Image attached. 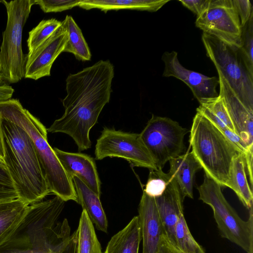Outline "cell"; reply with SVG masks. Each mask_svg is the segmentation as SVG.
<instances>
[{
    "label": "cell",
    "mask_w": 253,
    "mask_h": 253,
    "mask_svg": "<svg viewBox=\"0 0 253 253\" xmlns=\"http://www.w3.org/2000/svg\"><path fill=\"white\" fill-rule=\"evenodd\" d=\"M114 67L108 60L69 74L66 79V96L62 100L65 111L47 132L65 133L74 140L79 151L89 149V132L97 122L112 92Z\"/></svg>",
    "instance_id": "cell-1"
},
{
    "label": "cell",
    "mask_w": 253,
    "mask_h": 253,
    "mask_svg": "<svg viewBox=\"0 0 253 253\" xmlns=\"http://www.w3.org/2000/svg\"><path fill=\"white\" fill-rule=\"evenodd\" d=\"M1 128L3 159L18 199L28 205L42 201L50 191L32 139L21 127L2 118Z\"/></svg>",
    "instance_id": "cell-2"
},
{
    "label": "cell",
    "mask_w": 253,
    "mask_h": 253,
    "mask_svg": "<svg viewBox=\"0 0 253 253\" xmlns=\"http://www.w3.org/2000/svg\"><path fill=\"white\" fill-rule=\"evenodd\" d=\"M0 116L18 125L32 139L50 193L65 202H77L72 179L47 141V131L39 119L25 109L17 99L0 101Z\"/></svg>",
    "instance_id": "cell-3"
},
{
    "label": "cell",
    "mask_w": 253,
    "mask_h": 253,
    "mask_svg": "<svg viewBox=\"0 0 253 253\" xmlns=\"http://www.w3.org/2000/svg\"><path fill=\"white\" fill-rule=\"evenodd\" d=\"M189 142L192 153L205 173L221 186L228 187L233 161L241 152L216 126L197 112L193 120Z\"/></svg>",
    "instance_id": "cell-4"
},
{
    "label": "cell",
    "mask_w": 253,
    "mask_h": 253,
    "mask_svg": "<svg viewBox=\"0 0 253 253\" xmlns=\"http://www.w3.org/2000/svg\"><path fill=\"white\" fill-rule=\"evenodd\" d=\"M7 12V23L0 47V68L4 80L9 84L21 81L25 76L26 56L22 49L24 26L34 0H2Z\"/></svg>",
    "instance_id": "cell-5"
},
{
    "label": "cell",
    "mask_w": 253,
    "mask_h": 253,
    "mask_svg": "<svg viewBox=\"0 0 253 253\" xmlns=\"http://www.w3.org/2000/svg\"><path fill=\"white\" fill-rule=\"evenodd\" d=\"M198 190L199 199L212 209L221 236L249 253L253 249V207L249 219L243 220L226 200L221 186L205 173Z\"/></svg>",
    "instance_id": "cell-6"
},
{
    "label": "cell",
    "mask_w": 253,
    "mask_h": 253,
    "mask_svg": "<svg viewBox=\"0 0 253 253\" xmlns=\"http://www.w3.org/2000/svg\"><path fill=\"white\" fill-rule=\"evenodd\" d=\"M202 40L207 55L217 73L225 79L244 105L253 111V75L247 68L239 49L233 48L205 33Z\"/></svg>",
    "instance_id": "cell-7"
},
{
    "label": "cell",
    "mask_w": 253,
    "mask_h": 253,
    "mask_svg": "<svg viewBox=\"0 0 253 253\" xmlns=\"http://www.w3.org/2000/svg\"><path fill=\"white\" fill-rule=\"evenodd\" d=\"M188 131L170 118L152 115L139 134L158 169H162L167 162L183 154L184 137Z\"/></svg>",
    "instance_id": "cell-8"
},
{
    "label": "cell",
    "mask_w": 253,
    "mask_h": 253,
    "mask_svg": "<svg viewBox=\"0 0 253 253\" xmlns=\"http://www.w3.org/2000/svg\"><path fill=\"white\" fill-rule=\"evenodd\" d=\"M94 154L98 160L106 157L121 158L134 167L158 169L138 133L104 127L97 140Z\"/></svg>",
    "instance_id": "cell-9"
},
{
    "label": "cell",
    "mask_w": 253,
    "mask_h": 253,
    "mask_svg": "<svg viewBox=\"0 0 253 253\" xmlns=\"http://www.w3.org/2000/svg\"><path fill=\"white\" fill-rule=\"evenodd\" d=\"M195 25L233 48L241 46L242 27L232 0H210L207 7L197 16Z\"/></svg>",
    "instance_id": "cell-10"
},
{
    "label": "cell",
    "mask_w": 253,
    "mask_h": 253,
    "mask_svg": "<svg viewBox=\"0 0 253 253\" xmlns=\"http://www.w3.org/2000/svg\"><path fill=\"white\" fill-rule=\"evenodd\" d=\"M162 59L165 65L163 77H173L182 81L190 88L199 103L218 96L216 88L219 85V80L216 77H210L186 69L180 63L177 52L175 51L165 52Z\"/></svg>",
    "instance_id": "cell-11"
},
{
    "label": "cell",
    "mask_w": 253,
    "mask_h": 253,
    "mask_svg": "<svg viewBox=\"0 0 253 253\" xmlns=\"http://www.w3.org/2000/svg\"><path fill=\"white\" fill-rule=\"evenodd\" d=\"M68 33L62 25L44 42L26 56L24 78L38 80L49 76L53 63L63 52Z\"/></svg>",
    "instance_id": "cell-12"
},
{
    "label": "cell",
    "mask_w": 253,
    "mask_h": 253,
    "mask_svg": "<svg viewBox=\"0 0 253 253\" xmlns=\"http://www.w3.org/2000/svg\"><path fill=\"white\" fill-rule=\"evenodd\" d=\"M219 95L222 98L234 126L235 132L248 147L253 145V111L248 109L225 79L219 73Z\"/></svg>",
    "instance_id": "cell-13"
},
{
    "label": "cell",
    "mask_w": 253,
    "mask_h": 253,
    "mask_svg": "<svg viewBox=\"0 0 253 253\" xmlns=\"http://www.w3.org/2000/svg\"><path fill=\"white\" fill-rule=\"evenodd\" d=\"M138 216L143 242L142 253H157L162 237L167 235L155 198L144 192L138 206Z\"/></svg>",
    "instance_id": "cell-14"
},
{
    "label": "cell",
    "mask_w": 253,
    "mask_h": 253,
    "mask_svg": "<svg viewBox=\"0 0 253 253\" xmlns=\"http://www.w3.org/2000/svg\"><path fill=\"white\" fill-rule=\"evenodd\" d=\"M53 150L69 177H77L100 197L101 182L94 159L81 153L65 152L57 148Z\"/></svg>",
    "instance_id": "cell-15"
},
{
    "label": "cell",
    "mask_w": 253,
    "mask_h": 253,
    "mask_svg": "<svg viewBox=\"0 0 253 253\" xmlns=\"http://www.w3.org/2000/svg\"><path fill=\"white\" fill-rule=\"evenodd\" d=\"M169 176L163 194L154 198L167 238L176 246L175 228L180 216L183 213L182 203L184 199L177 182Z\"/></svg>",
    "instance_id": "cell-16"
},
{
    "label": "cell",
    "mask_w": 253,
    "mask_h": 253,
    "mask_svg": "<svg viewBox=\"0 0 253 253\" xmlns=\"http://www.w3.org/2000/svg\"><path fill=\"white\" fill-rule=\"evenodd\" d=\"M168 172L177 182L183 199L185 197L193 199V183L197 171L202 169L193 154L188 152L169 161Z\"/></svg>",
    "instance_id": "cell-17"
},
{
    "label": "cell",
    "mask_w": 253,
    "mask_h": 253,
    "mask_svg": "<svg viewBox=\"0 0 253 253\" xmlns=\"http://www.w3.org/2000/svg\"><path fill=\"white\" fill-rule=\"evenodd\" d=\"M77 196V202L83 208L98 230L107 232L108 220L100 197L79 178H72Z\"/></svg>",
    "instance_id": "cell-18"
},
{
    "label": "cell",
    "mask_w": 253,
    "mask_h": 253,
    "mask_svg": "<svg viewBox=\"0 0 253 253\" xmlns=\"http://www.w3.org/2000/svg\"><path fill=\"white\" fill-rule=\"evenodd\" d=\"M169 0H82L78 6L89 10L99 9L106 12L109 10L132 9L156 12Z\"/></svg>",
    "instance_id": "cell-19"
},
{
    "label": "cell",
    "mask_w": 253,
    "mask_h": 253,
    "mask_svg": "<svg viewBox=\"0 0 253 253\" xmlns=\"http://www.w3.org/2000/svg\"><path fill=\"white\" fill-rule=\"evenodd\" d=\"M142 240L138 216H134L109 241L104 253H138Z\"/></svg>",
    "instance_id": "cell-20"
},
{
    "label": "cell",
    "mask_w": 253,
    "mask_h": 253,
    "mask_svg": "<svg viewBox=\"0 0 253 253\" xmlns=\"http://www.w3.org/2000/svg\"><path fill=\"white\" fill-rule=\"evenodd\" d=\"M29 205L19 199L0 202V246L9 238L21 222Z\"/></svg>",
    "instance_id": "cell-21"
},
{
    "label": "cell",
    "mask_w": 253,
    "mask_h": 253,
    "mask_svg": "<svg viewBox=\"0 0 253 253\" xmlns=\"http://www.w3.org/2000/svg\"><path fill=\"white\" fill-rule=\"evenodd\" d=\"M228 187L235 192L247 209L250 210L253 207V190L248 182L244 153H239L233 161Z\"/></svg>",
    "instance_id": "cell-22"
},
{
    "label": "cell",
    "mask_w": 253,
    "mask_h": 253,
    "mask_svg": "<svg viewBox=\"0 0 253 253\" xmlns=\"http://www.w3.org/2000/svg\"><path fill=\"white\" fill-rule=\"evenodd\" d=\"M62 25L68 33V41L63 52L73 54L79 60L89 61L91 54L82 30L71 15H66Z\"/></svg>",
    "instance_id": "cell-23"
},
{
    "label": "cell",
    "mask_w": 253,
    "mask_h": 253,
    "mask_svg": "<svg viewBox=\"0 0 253 253\" xmlns=\"http://www.w3.org/2000/svg\"><path fill=\"white\" fill-rule=\"evenodd\" d=\"M76 233L75 253H102L93 224L84 210Z\"/></svg>",
    "instance_id": "cell-24"
},
{
    "label": "cell",
    "mask_w": 253,
    "mask_h": 253,
    "mask_svg": "<svg viewBox=\"0 0 253 253\" xmlns=\"http://www.w3.org/2000/svg\"><path fill=\"white\" fill-rule=\"evenodd\" d=\"M62 24L55 18L42 20L29 33L27 41L28 53L32 52L48 39Z\"/></svg>",
    "instance_id": "cell-25"
},
{
    "label": "cell",
    "mask_w": 253,
    "mask_h": 253,
    "mask_svg": "<svg viewBox=\"0 0 253 253\" xmlns=\"http://www.w3.org/2000/svg\"><path fill=\"white\" fill-rule=\"evenodd\" d=\"M176 246L183 253H206L203 248L195 240L182 214L175 228Z\"/></svg>",
    "instance_id": "cell-26"
},
{
    "label": "cell",
    "mask_w": 253,
    "mask_h": 253,
    "mask_svg": "<svg viewBox=\"0 0 253 253\" xmlns=\"http://www.w3.org/2000/svg\"><path fill=\"white\" fill-rule=\"evenodd\" d=\"M240 53L250 73L253 75V14L242 27Z\"/></svg>",
    "instance_id": "cell-27"
},
{
    "label": "cell",
    "mask_w": 253,
    "mask_h": 253,
    "mask_svg": "<svg viewBox=\"0 0 253 253\" xmlns=\"http://www.w3.org/2000/svg\"><path fill=\"white\" fill-rule=\"evenodd\" d=\"M169 177V173L164 172L162 169L150 170L149 177L143 192L153 198L161 196L167 188Z\"/></svg>",
    "instance_id": "cell-28"
},
{
    "label": "cell",
    "mask_w": 253,
    "mask_h": 253,
    "mask_svg": "<svg viewBox=\"0 0 253 253\" xmlns=\"http://www.w3.org/2000/svg\"><path fill=\"white\" fill-rule=\"evenodd\" d=\"M18 199L13 179L3 159L0 158V202Z\"/></svg>",
    "instance_id": "cell-29"
},
{
    "label": "cell",
    "mask_w": 253,
    "mask_h": 253,
    "mask_svg": "<svg viewBox=\"0 0 253 253\" xmlns=\"http://www.w3.org/2000/svg\"><path fill=\"white\" fill-rule=\"evenodd\" d=\"M199 103L200 105L206 107L214 114L229 129L235 132L228 111L219 95L216 97L202 101Z\"/></svg>",
    "instance_id": "cell-30"
},
{
    "label": "cell",
    "mask_w": 253,
    "mask_h": 253,
    "mask_svg": "<svg viewBox=\"0 0 253 253\" xmlns=\"http://www.w3.org/2000/svg\"><path fill=\"white\" fill-rule=\"evenodd\" d=\"M82 0H34L45 13L61 12L78 6Z\"/></svg>",
    "instance_id": "cell-31"
},
{
    "label": "cell",
    "mask_w": 253,
    "mask_h": 253,
    "mask_svg": "<svg viewBox=\"0 0 253 253\" xmlns=\"http://www.w3.org/2000/svg\"><path fill=\"white\" fill-rule=\"evenodd\" d=\"M232 1L239 16L241 27H243L253 14L252 4L249 0H232Z\"/></svg>",
    "instance_id": "cell-32"
},
{
    "label": "cell",
    "mask_w": 253,
    "mask_h": 253,
    "mask_svg": "<svg viewBox=\"0 0 253 253\" xmlns=\"http://www.w3.org/2000/svg\"><path fill=\"white\" fill-rule=\"evenodd\" d=\"M179 1L198 16L207 7L210 0H181Z\"/></svg>",
    "instance_id": "cell-33"
},
{
    "label": "cell",
    "mask_w": 253,
    "mask_h": 253,
    "mask_svg": "<svg viewBox=\"0 0 253 253\" xmlns=\"http://www.w3.org/2000/svg\"><path fill=\"white\" fill-rule=\"evenodd\" d=\"M157 253H183L173 244L167 238V235L162 237Z\"/></svg>",
    "instance_id": "cell-34"
},
{
    "label": "cell",
    "mask_w": 253,
    "mask_h": 253,
    "mask_svg": "<svg viewBox=\"0 0 253 253\" xmlns=\"http://www.w3.org/2000/svg\"><path fill=\"white\" fill-rule=\"evenodd\" d=\"M253 148L250 147L244 154L245 168L247 169L248 175L249 176L251 188L253 187Z\"/></svg>",
    "instance_id": "cell-35"
},
{
    "label": "cell",
    "mask_w": 253,
    "mask_h": 253,
    "mask_svg": "<svg viewBox=\"0 0 253 253\" xmlns=\"http://www.w3.org/2000/svg\"><path fill=\"white\" fill-rule=\"evenodd\" d=\"M14 91L12 86L7 84H0V101L11 99Z\"/></svg>",
    "instance_id": "cell-36"
},
{
    "label": "cell",
    "mask_w": 253,
    "mask_h": 253,
    "mask_svg": "<svg viewBox=\"0 0 253 253\" xmlns=\"http://www.w3.org/2000/svg\"><path fill=\"white\" fill-rule=\"evenodd\" d=\"M0 158H3V137L1 128V118L0 116Z\"/></svg>",
    "instance_id": "cell-37"
},
{
    "label": "cell",
    "mask_w": 253,
    "mask_h": 253,
    "mask_svg": "<svg viewBox=\"0 0 253 253\" xmlns=\"http://www.w3.org/2000/svg\"><path fill=\"white\" fill-rule=\"evenodd\" d=\"M6 83V82L4 80L2 74L1 72L0 68V84H2Z\"/></svg>",
    "instance_id": "cell-38"
},
{
    "label": "cell",
    "mask_w": 253,
    "mask_h": 253,
    "mask_svg": "<svg viewBox=\"0 0 253 253\" xmlns=\"http://www.w3.org/2000/svg\"><path fill=\"white\" fill-rule=\"evenodd\" d=\"M253 253V250H251V251L249 252V253Z\"/></svg>",
    "instance_id": "cell-39"
},
{
    "label": "cell",
    "mask_w": 253,
    "mask_h": 253,
    "mask_svg": "<svg viewBox=\"0 0 253 253\" xmlns=\"http://www.w3.org/2000/svg\"><path fill=\"white\" fill-rule=\"evenodd\" d=\"M1 2V0H0V2Z\"/></svg>",
    "instance_id": "cell-40"
}]
</instances>
